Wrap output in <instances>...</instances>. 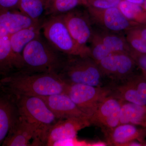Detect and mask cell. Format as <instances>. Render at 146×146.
I'll use <instances>...</instances> for the list:
<instances>
[{
	"instance_id": "6da1fadb",
	"label": "cell",
	"mask_w": 146,
	"mask_h": 146,
	"mask_svg": "<svg viewBox=\"0 0 146 146\" xmlns=\"http://www.w3.org/2000/svg\"><path fill=\"white\" fill-rule=\"evenodd\" d=\"M68 84L58 74L15 71L0 79V88L12 97H43L66 94Z\"/></svg>"
},
{
	"instance_id": "7a4b0ae2",
	"label": "cell",
	"mask_w": 146,
	"mask_h": 146,
	"mask_svg": "<svg viewBox=\"0 0 146 146\" xmlns=\"http://www.w3.org/2000/svg\"><path fill=\"white\" fill-rule=\"evenodd\" d=\"M41 33L25 48L23 54V68L20 70L58 74L68 55L56 49Z\"/></svg>"
},
{
	"instance_id": "3957f363",
	"label": "cell",
	"mask_w": 146,
	"mask_h": 146,
	"mask_svg": "<svg viewBox=\"0 0 146 146\" xmlns=\"http://www.w3.org/2000/svg\"><path fill=\"white\" fill-rule=\"evenodd\" d=\"M58 74L68 84H79L99 87L110 84L98 63L89 56L68 55Z\"/></svg>"
},
{
	"instance_id": "277c9868",
	"label": "cell",
	"mask_w": 146,
	"mask_h": 146,
	"mask_svg": "<svg viewBox=\"0 0 146 146\" xmlns=\"http://www.w3.org/2000/svg\"><path fill=\"white\" fill-rule=\"evenodd\" d=\"M11 97L14 100L19 115L37 129L36 145H46L49 130L58 120L54 114L40 97Z\"/></svg>"
},
{
	"instance_id": "5b68a950",
	"label": "cell",
	"mask_w": 146,
	"mask_h": 146,
	"mask_svg": "<svg viewBox=\"0 0 146 146\" xmlns=\"http://www.w3.org/2000/svg\"><path fill=\"white\" fill-rule=\"evenodd\" d=\"M42 35L53 46L64 54L89 56V47H84L75 41L60 15L49 16L42 21Z\"/></svg>"
},
{
	"instance_id": "8992f818",
	"label": "cell",
	"mask_w": 146,
	"mask_h": 146,
	"mask_svg": "<svg viewBox=\"0 0 146 146\" xmlns=\"http://www.w3.org/2000/svg\"><path fill=\"white\" fill-rule=\"evenodd\" d=\"M110 93L109 86L99 87L79 84H68L66 92L78 108L89 117Z\"/></svg>"
},
{
	"instance_id": "52a82bcc",
	"label": "cell",
	"mask_w": 146,
	"mask_h": 146,
	"mask_svg": "<svg viewBox=\"0 0 146 146\" xmlns=\"http://www.w3.org/2000/svg\"><path fill=\"white\" fill-rule=\"evenodd\" d=\"M86 8L92 25L95 28L124 34L131 29V21L124 16L118 7L105 9Z\"/></svg>"
},
{
	"instance_id": "ba28073f",
	"label": "cell",
	"mask_w": 146,
	"mask_h": 146,
	"mask_svg": "<svg viewBox=\"0 0 146 146\" xmlns=\"http://www.w3.org/2000/svg\"><path fill=\"white\" fill-rule=\"evenodd\" d=\"M97 63L110 81V85L122 81L133 75L135 61L127 53L112 54Z\"/></svg>"
},
{
	"instance_id": "9c48e42d",
	"label": "cell",
	"mask_w": 146,
	"mask_h": 146,
	"mask_svg": "<svg viewBox=\"0 0 146 146\" xmlns=\"http://www.w3.org/2000/svg\"><path fill=\"white\" fill-rule=\"evenodd\" d=\"M109 87L110 96L122 101L146 106V81L144 76L133 74Z\"/></svg>"
},
{
	"instance_id": "30bf717a",
	"label": "cell",
	"mask_w": 146,
	"mask_h": 146,
	"mask_svg": "<svg viewBox=\"0 0 146 146\" xmlns=\"http://www.w3.org/2000/svg\"><path fill=\"white\" fill-rule=\"evenodd\" d=\"M71 35L78 44L88 47L94 27L86 10L75 9L60 15Z\"/></svg>"
},
{
	"instance_id": "8fae6325",
	"label": "cell",
	"mask_w": 146,
	"mask_h": 146,
	"mask_svg": "<svg viewBox=\"0 0 146 146\" xmlns=\"http://www.w3.org/2000/svg\"><path fill=\"white\" fill-rule=\"evenodd\" d=\"M91 125L87 116L58 120L49 130L46 145L53 146L61 141L74 139L79 131Z\"/></svg>"
},
{
	"instance_id": "7c38bea8",
	"label": "cell",
	"mask_w": 146,
	"mask_h": 146,
	"mask_svg": "<svg viewBox=\"0 0 146 146\" xmlns=\"http://www.w3.org/2000/svg\"><path fill=\"white\" fill-rule=\"evenodd\" d=\"M122 102L110 95L106 97L95 113L89 117L91 125L99 127L103 132L119 125Z\"/></svg>"
},
{
	"instance_id": "4fadbf2b",
	"label": "cell",
	"mask_w": 146,
	"mask_h": 146,
	"mask_svg": "<svg viewBox=\"0 0 146 146\" xmlns=\"http://www.w3.org/2000/svg\"><path fill=\"white\" fill-rule=\"evenodd\" d=\"M103 133L107 145L124 146L133 141L142 143L146 137V127L140 128L134 125L123 124Z\"/></svg>"
},
{
	"instance_id": "5bb4252c",
	"label": "cell",
	"mask_w": 146,
	"mask_h": 146,
	"mask_svg": "<svg viewBox=\"0 0 146 146\" xmlns=\"http://www.w3.org/2000/svg\"><path fill=\"white\" fill-rule=\"evenodd\" d=\"M37 130L36 127L29 123L19 115L11 128L2 145L31 146L30 141L34 139L36 144Z\"/></svg>"
},
{
	"instance_id": "9a60e30c",
	"label": "cell",
	"mask_w": 146,
	"mask_h": 146,
	"mask_svg": "<svg viewBox=\"0 0 146 146\" xmlns=\"http://www.w3.org/2000/svg\"><path fill=\"white\" fill-rule=\"evenodd\" d=\"M40 98L44 101L58 120L87 116L66 94H54Z\"/></svg>"
},
{
	"instance_id": "2e32d148",
	"label": "cell",
	"mask_w": 146,
	"mask_h": 146,
	"mask_svg": "<svg viewBox=\"0 0 146 146\" xmlns=\"http://www.w3.org/2000/svg\"><path fill=\"white\" fill-rule=\"evenodd\" d=\"M42 24L10 35L9 40L16 71L23 68V54L27 45L41 33Z\"/></svg>"
},
{
	"instance_id": "e0dca14e",
	"label": "cell",
	"mask_w": 146,
	"mask_h": 146,
	"mask_svg": "<svg viewBox=\"0 0 146 146\" xmlns=\"http://www.w3.org/2000/svg\"><path fill=\"white\" fill-rule=\"evenodd\" d=\"M43 21H34L18 9L0 11V25L6 29L10 35L40 25Z\"/></svg>"
},
{
	"instance_id": "ac0fdd59",
	"label": "cell",
	"mask_w": 146,
	"mask_h": 146,
	"mask_svg": "<svg viewBox=\"0 0 146 146\" xmlns=\"http://www.w3.org/2000/svg\"><path fill=\"white\" fill-rule=\"evenodd\" d=\"M19 116L13 98L7 94L0 96V145Z\"/></svg>"
},
{
	"instance_id": "d6986e66",
	"label": "cell",
	"mask_w": 146,
	"mask_h": 146,
	"mask_svg": "<svg viewBox=\"0 0 146 146\" xmlns=\"http://www.w3.org/2000/svg\"><path fill=\"white\" fill-rule=\"evenodd\" d=\"M146 120V106L123 101L119 125L131 124L144 127Z\"/></svg>"
},
{
	"instance_id": "ffe728a7",
	"label": "cell",
	"mask_w": 146,
	"mask_h": 146,
	"mask_svg": "<svg viewBox=\"0 0 146 146\" xmlns=\"http://www.w3.org/2000/svg\"><path fill=\"white\" fill-rule=\"evenodd\" d=\"M94 29L105 46L112 53L124 52L130 54V48L124 33L105 31L94 27Z\"/></svg>"
},
{
	"instance_id": "44dd1931",
	"label": "cell",
	"mask_w": 146,
	"mask_h": 146,
	"mask_svg": "<svg viewBox=\"0 0 146 146\" xmlns=\"http://www.w3.org/2000/svg\"><path fill=\"white\" fill-rule=\"evenodd\" d=\"M9 36L0 39V76L2 77L16 71Z\"/></svg>"
},
{
	"instance_id": "7402d4cb",
	"label": "cell",
	"mask_w": 146,
	"mask_h": 146,
	"mask_svg": "<svg viewBox=\"0 0 146 146\" xmlns=\"http://www.w3.org/2000/svg\"><path fill=\"white\" fill-rule=\"evenodd\" d=\"M47 0H19L18 9L33 20L42 21Z\"/></svg>"
},
{
	"instance_id": "603a6c76",
	"label": "cell",
	"mask_w": 146,
	"mask_h": 146,
	"mask_svg": "<svg viewBox=\"0 0 146 146\" xmlns=\"http://www.w3.org/2000/svg\"><path fill=\"white\" fill-rule=\"evenodd\" d=\"M80 5V0H47L45 15H62L75 9Z\"/></svg>"
},
{
	"instance_id": "cb8c5ba5",
	"label": "cell",
	"mask_w": 146,
	"mask_h": 146,
	"mask_svg": "<svg viewBox=\"0 0 146 146\" xmlns=\"http://www.w3.org/2000/svg\"><path fill=\"white\" fill-rule=\"evenodd\" d=\"M118 7L124 16L129 21L140 22L145 21V15L139 5L121 0Z\"/></svg>"
},
{
	"instance_id": "d4e9b609",
	"label": "cell",
	"mask_w": 146,
	"mask_h": 146,
	"mask_svg": "<svg viewBox=\"0 0 146 146\" xmlns=\"http://www.w3.org/2000/svg\"><path fill=\"white\" fill-rule=\"evenodd\" d=\"M89 43L91 44V46H89L90 50V57L97 63L104 58L113 54L105 46L94 29L93 35Z\"/></svg>"
},
{
	"instance_id": "484cf974",
	"label": "cell",
	"mask_w": 146,
	"mask_h": 146,
	"mask_svg": "<svg viewBox=\"0 0 146 146\" xmlns=\"http://www.w3.org/2000/svg\"><path fill=\"white\" fill-rule=\"evenodd\" d=\"M127 33L126 39L129 47L141 54H146V43L136 35L129 30Z\"/></svg>"
},
{
	"instance_id": "4316f807",
	"label": "cell",
	"mask_w": 146,
	"mask_h": 146,
	"mask_svg": "<svg viewBox=\"0 0 146 146\" xmlns=\"http://www.w3.org/2000/svg\"><path fill=\"white\" fill-rule=\"evenodd\" d=\"M121 0H80L86 7L105 9L118 7Z\"/></svg>"
},
{
	"instance_id": "83f0119b",
	"label": "cell",
	"mask_w": 146,
	"mask_h": 146,
	"mask_svg": "<svg viewBox=\"0 0 146 146\" xmlns=\"http://www.w3.org/2000/svg\"><path fill=\"white\" fill-rule=\"evenodd\" d=\"M19 0H0V11L18 9Z\"/></svg>"
},
{
	"instance_id": "f1b7e54d",
	"label": "cell",
	"mask_w": 146,
	"mask_h": 146,
	"mask_svg": "<svg viewBox=\"0 0 146 146\" xmlns=\"http://www.w3.org/2000/svg\"><path fill=\"white\" fill-rule=\"evenodd\" d=\"M137 63L139 67L146 72V54H142L137 58Z\"/></svg>"
},
{
	"instance_id": "f546056e",
	"label": "cell",
	"mask_w": 146,
	"mask_h": 146,
	"mask_svg": "<svg viewBox=\"0 0 146 146\" xmlns=\"http://www.w3.org/2000/svg\"><path fill=\"white\" fill-rule=\"evenodd\" d=\"M129 31H130L131 32L133 33L134 34L136 35L137 36L141 38L142 40H143L145 43H146V29L142 30L139 33H135L131 31L130 30H129Z\"/></svg>"
},
{
	"instance_id": "4dcf8cb0",
	"label": "cell",
	"mask_w": 146,
	"mask_h": 146,
	"mask_svg": "<svg viewBox=\"0 0 146 146\" xmlns=\"http://www.w3.org/2000/svg\"><path fill=\"white\" fill-rule=\"evenodd\" d=\"M10 35L6 29L0 25V39Z\"/></svg>"
},
{
	"instance_id": "1f68e13d",
	"label": "cell",
	"mask_w": 146,
	"mask_h": 146,
	"mask_svg": "<svg viewBox=\"0 0 146 146\" xmlns=\"http://www.w3.org/2000/svg\"><path fill=\"white\" fill-rule=\"evenodd\" d=\"M125 1H127L129 2L139 5L143 3L145 0H125Z\"/></svg>"
},
{
	"instance_id": "d6a6232c",
	"label": "cell",
	"mask_w": 146,
	"mask_h": 146,
	"mask_svg": "<svg viewBox=\"0 0 146 146\" xmlns=\"http://www.w3.org/2000/svg\"><path fill=\"white\" fill-rule=\"evenodd\" d=\"M142 145L146 146V141H144L142 143Z\"/></svg>"
},
{
	"instance_id": "836d02e7",
	"label": "cell",
	"mask_w": 146,
	"mask_h": 146,
	"mask_svg": "<svg viewBox=\"0 0 146 146\" xmlns=\"http://www.w3.org/2000/svg\"><path fill=\"white\" fill-rule=\"evenodd\" d=\"M144 8H145V9L146 10V0H145L144 2Z\"/></svg>"
},
{
	"instance_id": "e575fe53",
	"label": "cell",
	"mask_w": 146,
	"mask_h": 146,
	"mask_svg": "<svg viewBox=\"0 0 146 146\" xmlns=\"http://www.w3.org/2000/svg\"><path fill=\"white\" fill-rule=\"evenodd\" d=\"M145 73V76H144V77H145V80L146 81V72Z\"/></svg>"
},
{
	"instance_id": "d590c367",
	"label": "cell",
	"mask_w": 146,
	"mask_h": 146,
	"mask_svg": "<svg viewBox=\"0 0 146 146\" xmlns=\"http://www.w3.org/2000/svg\"><path fill=\"white\" fill-rule=\"evenodd\" d=\"M144 127H146V121H145V125H144Z\"/></svg>"
}]
</instances>
